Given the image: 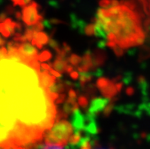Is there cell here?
<instances>
[{
	"mask_svg": "<svg viewBox=\"0 0 150 149\" xmlns=\"http://www.w3.org/2000/svg\"><path fill=\"white\" fill-rule=\"evenodd\" d=\"M79 74L78 72H76V71H72V72L70 73V77L72 78L73 80H77L79 78Z\"/></svg>",
	"mask_w": 150,
	"mask_h": 149,
	"instance_id": "cell-40",
	"label": "cell"
},
{
	"mask_svg": "<svg viewBox=\"0 0 150 149\" xmlns=\"http://www.w3.org/2000/svg\"><path fill=\"white\" fill-rule=\"evenodd\" d=\"M15 18H16L18 20V21H20V20H21V19H22V15H21V11H15Z\"/></svg>",
	"mask_w": 150,
	"mask_h": 149,
	"instance_id": "cell-44",
	"label": "cell"
},
{
	"mask_svg": "<svg viewBox=\"0 0 150 149\" xmlns=\"http://www.w3.org/2000/svg\"><path fill=\"white\" fill-rule=\"evenodd\" d=\"M101 93L103 97H107V98L111 99L114 96H116L117 95V93L119 92H118L115 83L113 81H111L108 86H107L105 88L101 89Z\"/></svg>",
	"mask_w": 150,
	"mask_h": 149,
	"instance_id": "cell-10",
	"label": "cell"
},
{
	"mask_svg": "<svg viewBox=\"0 0 150 149\" xmlns=\"http://www.w3.org/2000/svg\"><path fill=\"white\" fill-rule=\"evenodd\" d=\"M73 127L67 120H59L53 125L49 131H47L44 142L48 145L66 147L69 139L73 133Z\"/></svg>",
	"mask_w": 150,
	"mask_h": 149,
	"instance_id": "cell-1",
	"label": "cell"
},
{
	"mask_svg": "<svg viewBox=\"0 0 150 149\" xmlns=\"http://www.w3.org/2000/svg\"><path fill=\"white\" fill-rule=\"evenodd\" d=\"M68 95L69 97H72V98L76 99V97H77V93H76V91H75L74 89H72V88L68 90Z\"/></svg>",
	"mask_w": 150,
	"mask_h": 149,
	"instance_id": "cell-34",
	"label": "cell"
},
{
	"mask_svg": "<svg viewBox=\"0 0 150 149\" xmlns=\"http://www.w3.org/2000/svg\"><path fill=\"white\" fill-rule=\"evenodd\" d=\"M91 136L86 134L84 137H82L80 142L76 145V148H81V149H91L92 148L91 145Z\"/></svg>",
	"mask_w": 150,
	"mask_h": 149,
	"instance_id": "cell-15",
	"label": "cell"
},
{
	"mask_svg": "<svg viewBox=\"0 0 150 149\" xmlns=\"http://www.w3.org/2000/svg\"><path fill=\"white\" fill-rule=\"evenodd\" d=\"M132 78H133V76H132L131 72H127L125 76L123 77V82L126 85H128L132 81Z\"/></svg>",
	"mask_w": 150,
	"mask_h": 149,
	"instance_id": "cell-30",
	"label": "cell"
},
{
	"mask_svg": "<svg viewBox=\"0 0 150 149\" xmlns=\"http://www.w3.org/2000/svg\"><path fill=\"white\" fill-rule=\"evenodd\" d=\"M41 68L44 69V71H50L51 69V66L50 64H47V63H42Z\"/></svg>",
	"mask_w": 150,
	"mask_h": 149,
	"instance_id": "cell-41",
	"label": "cell"
},
{
	"mask_svg": "<svg viewBox=\"0 0 150 149\" xmlns=\"http://www.w3.org/2000/svg\"><path fill=\"white\" fill-rule=\"evenodd\" d=\"M8 14L6 12H1L0 13V21L1 22H4V21L6 19V16Z\"/></svg>",
	"mask_w": 150,
	"mask_h": 149,
	"instance_id": "cell-43",
	"label": "cell"
},
{
	"mask_svg": "<svg viewBox=\"0 0 150 149\" xmlns=\"http://www.w3.org/2000/svg\"><path fill=\"white\" fill-rule=\"evenodd\" d=\"M67 95H65V94H61V95H59V97H57V99L56 100V103L57 104H61V103H63V101L67 100Z\"/></svg>",
	"mask_w": 150,
	"mask_h": 149,
	"instance_id": "cell-33",
	"label": "cell"
},
{
	"mask_svg": "<svg viewBox=\"0 0 150 149\" xmlns=\"http://www.w3.org/2000/svg\"><path fill=\"white\" fill-rule=\"evenodd\" d=\"M34 38L43 45L48 44L50 40V37L47 34L44 32H42V31H39V32L37 33L34 36Z\"/></svg>",
	"mask_w": 150,
	"mask_h": 149,
	"instance_id": "cell-17",
	"label": "cell"
},
{
	"mask_svg": "<svg viewBox=\"0 0 150 149\" xmlns=\"http://www.w3.org/2000/svg\"><path fill=\"white\" fill-rule=\"evenodd\" d=\"M78 104L82 108L86 109L88 106V100L87 97L84 96V95H81L79 97Z\"/></svg>",
	"mask_w": 150,
	"mask_h": 149,
	"instance_id": "cell-25",
	"label": "cell"
},
{
	"mask_svg": "<svg viewBox=\"0 0 150 149\" xmlns=\"http://www.w3.org/2000/svg\"><path fill=\"white\" fill-rule=\"evenodd\" d=\"M118 5H120V2L118 0H100L99 1V6L104 8H110Z\"/></svg>",
	"mask_w": 150,
	"mask_h": 149,
	"instance_id": "cell-16",
	"label": "cell"
},
{
	"mask_svg": "<svg viewBox=\"0 0 150 149\" xmlns=\"http://www.w3.org/2000/svg\"><path fill=\"white\" fill-rule=\"evenodd\" d=\"M77 109H79V107L78 104L76 103V99L69 97L68 98L65 100L64 105H63V109L64 113L68 116L73 113Z\"/></svg>",
	"mask_w": 150,
	"mask_h": 149,
	"instance_id": "cell-9",
	"label": "cell"
},
{
	"mask_svg": "<svg viewBox=\"0 0 150 149\" xmlns=\"http://www.w3.org/2000/svg\"><path fill=\"white\" fill-rule=\"evenodd\" d=\"M39 80H40V84L41 87L44 88H47L50 85L56 83V77L53 75H50L47 71H44L43 72H40L39 75Z\"/></svg>",
	"mask_w": 150,
	"mask_h": 149,
	"instance_id": "cell-8",
	"label": "cell"
},
{
	"mask_svg": "<svg viewBox=\"0 0 150 149\" xmlns=\"http://www.w3.org/2000/svg\"><path fill=\"white\" fill-rule=\"evenodd\" d=\"M113 49H114V53H115V55H116L118 57H120L122 56L123 55H124V49H123V48H121L120 47V46H115L114 48H113Z\"/></svg>",
	"mask_w": 150,
	"mask_h": 149,
	"instance_id": "cell-29",
	"label": "cell"
},
{
	"mask_svg": "<svg viewBox=\"0 0 150 149\" xmlns=\"http://www.w3.org/2000/svg\"><path fill=\"white\" fill-rule=\"evenodd\" d=\"M48 44H49V46L52 48V49H54V50L56 51V53H59L61 51L62 47H60L59 44H58V42H57V40H54V39H50Z\"/></svg>",
	"mask_w": 150,
	"mask_h": 149,
	"instance_id": "cell-26",
	"label": "cell"
},
{
	"mask_svg": "<svg viewBox=\"0 0 150 149\" xmlns=\"http://www.w3.org/2000/svg\"><path fill=\"white\" fill-rule=\"evenodd\" d=\"M74 70V68H73V66H70V65H68L67 67V69H66V72H67V73L70 74L71 72H72Z\"/></svg>",
	"mask_w": 150,
	"mask_h": 149,
	"instance_id": "cell-45",
	"label": "cell"
},
{
	"mask_svg": "<svg viewBox=\"0 0 150 149\" xmlns=\"http://www.w3.org/2000/svg\"><path fill=\"white\" fill-rule=\"evenodd\" d=\"M38 3L33 1L30 5L23 7L22 20L28 26H32L40 21H44L43 16L38 14Z\"/></svg>",
	"mask_w": 150,
	"mask_h": 149,
	"instance_id": "cell-2",
	"label": "cell"
},
{
	"mask_svg": "<svg viewBox=\"0 0 150 149\" xmlns=\"http://www.w3.org/2000/svg\"><path fill=\"white\" fill-rule=\"evenodd\" d=\"M3 23L6 25V28L11 32V35H14L15 34V29H16V22H14L11 18H6Z\"/></svg>",
	"mask_w": 150,
	"mask_h": 149,
	"instance_id": "cell-19",
	"label": "cell"
},
{
	"mask_svg": "<svg viewBox=\"0 0 150 149\" xmlns=\"http://www.w3.org/2000/svg\"><path fill=\"white\" fill-rule=\"evenodd\" d=\"M95 24L92 22L89 25H86L84 29V34H86L88 37H91L95 35Z\"/></svg>",
	"mask_w": 150,
	"mask_h": 149,
	"instance_id": "cell-21",
	"label": "cell"
},
{
	"mask_svg": "<svg viewBox=\"0 0 150 149\" xmlns=\"http://www.w3.org/2000/svg\"><path fill=\"white\" fill-rule=\"evenodd\" d=\"M52 57L51 53L49 50H44L40 54L38 55V60L40 62H45L50 59Z\"/></svg>",
	"mask_w": 150,
	"mask_h": 149,
	"instance_id": "cell-22",
	"label": "cell"
},
{
	"mask_svg": "<svg viewBox=\"0 0 150 149\" xmlns=\"http://www.w3.org/2000/svg\"><path fill=\"white\" fill-rule=\"evenodd\" d=\"M107 46V41L106 40H101L100 41L98 42V47L101 48V49H104Z\"/></svg>",
	"mask_w": 150,
	"mask_h": 149,
	"instance_id": "cell-39",
	"label": "cell"
},
{
	"mask_svg": "<svg viewBox=\"0 0 150 149\" xmlns=\"http://www.w3.org/2000/svg\"><path fill=\"white\" fill-rule=\"evenodd\" d=\"M16 29L18 30L19 32L22 30V25H21V24L20 22H16Z\"/></svg>",
	"mask_w": 150,
	"mask_h": 149,
	"instance_id": "cell-46",
	"label": "cell"
},
{
	"mask_svg": "<svg viewBox=\"0 0 150 149\" xmlns=\"http://www.w3.org/2000/svg\"><path fill=\"white\" fill-rule=\"evenodd\" d=\"M14 3V6H19L21 7H25V0H11Z\"/></svg>",
	"mask_w": 150,
	"mask_h": 149,
	"instance_id": "cell-32",
	"label": "cell"
},
{
	"mask_svg": "<svg viewBox=\"0 0 150 149\" xmlns=\"http://www.w3.org/2000/svg\"><path fill=\"white\" fill-rule=\"evenodd\" d=\"M25 5H26V6H28V5H30V4L33 2V0H25Z\"/></svg>",
	"mask_w": 150,
	"mask_h": 149,
	"instance_id": "cell-48",
	"label": "cell"
},
{
	"mask_svg": "<svg viewBox=\"0 0 150 149\" xmlns=\"http://www.w3.org/2000/svg\"><path fill=\"white\" fill-rule=\"evenodd\" d=\"M6 44V40H4L3 38L2 37V36L0 35V47H3Z\"/></svg>",
	"mask_w": 150,
	"mask_h": 149,
	"instance_id": "cell-47",
	"label": "cell"
},
{
	"mask_svg": "<svg viewBox=\"0 0 150 149\" xmlns=\"http://www.w3.org/2000/svg\"><path fill=\"white\" fill-rule=\"evenodd\" d=\"M94 75L93 71L91 72H80V76H79V85L80 88L82 89L87 85L88 83H89L90 81L92 80Z\"/></svg>",
	"mask_w": 150,
	"mask_h": 149,
	"instance_id": "cell-13",
	"label": "cell"
},
{
	"mask_svg": "<svg viewBox=\"0 0 150 149\" xmlns=\"http://www.w3.org/2000/svg\"><path fill=\"white\" fill-rule=\"evenodd\" d=\"M126 94L128 96H133L135 94V89L133 88V87H128L126 89Z\"/></svg>",
	"mask_w": 150,
	"mask_h": 149,
	"instance_id": "cell-37",
	"label": "cell"
},
{
	"mask_svg": "<svg viewBox=\"0 0 150 149\" xmlns=\"http://www.w3.org/2000/svg\"><path fill=\"white\" fill-rule=\"evenodd\" d=\"M49 72H50V73L51 74V75H53V76H55L56 78H62V75H61L60 72H58V71H57L56 69L51 68V69L50 70Z\"/></svg>",
	"mask_w": 150,
	"mask_h": 149,
	"instance_id": "cell-35",
	"label": "cell"
},
{
	"mask_svg": "<svg viewBox=\"0 0 150 149\" xmlns=\"http://www.w3.org/2000/svg\"><path fill=\"white\" fill-rule=\"evenodd\" d=\"M110 81H111L110 79H108V78H107L100 77L97 80V81H96V87L98 89H100V90L104 89L107 86H108Z\"/></svg>",
	"mask_w": 150,
	"mask_h": 149,
	"instance_id": "cell-20",
	"label": "cell"
},
{
	"mask_svg": "<svg viewBox=\"0 0 150 149\" xmlns=\"http://www.w3.org/2000/svg\"><path fill=\"white\" fill-rule=\"evenodd\" d=\"M82 138V131H74V133L72 134L69 139V145L65 148H76V145Z\"/></svg>",
	"mask_w": 150,
	"mask_h": 149,
	"instance_id": "cell-12",
	"label": "cell"
},
{
	"mask_svg": "<svg viewBox=\"0 0 150 149\" xmlns=\"http://www.w3.org/2000/svg\"><path fill=\"white\" fill-rule=\"evenodd\" d=\"M110 102V99L107 97H95L92 99L90 104L89 107L87 110V115L91 117H96L98 113H99L101 110L105 109L108 103Z\"/></svg>",
	"mask_w": 150,
	"mask_h": 149,
	"instance_id": "cell-3",
	"label": "cell"
},
{
	"mask_svg": "<svg viewBox=\"0 0 150 149\" xmlns=\"http://www.w3.org/2000/svg\"><path fill=\"white\" fill-rule=\"evenodd\" d=\"M91 55H92V64H93L91 71H95L99 66H102L105 63L107 59V54L105 51L103 50L101 48H99L95 49L91 53Z\"/></svg>",
	"mask_w": 150,
	"mask_h": 149,
	"instance_id": "cell-5",
	"label": "cell"
},
{
	"mask_svg": "<svg viewBox=\"0 0 150 149\" xmlns=\"http://www.w3.org/2000/svg\"><path fill=\"white\" fill-rule=\"evenodd\" d=\"M50 24L52 25H62V24H65V25H67V23H66L65 21H62V20H59V19H57V18H52L50 20H49Z\"/></svg>",
	"mask_w": 150,
	"mask_h": 149,
	"instance_id": "cell-31",
	"label": "cell"
},
{
	"mask_svg": "<svg viewBox=\"0 0 150 149\" xmlns=\"http://www.w3.org/2000/svg\"><path fill=\"white\" fill-rule=\"evenodd\" d=\"M0 33L5 37H9L11 35V32L6 28V25H4V23H0Z\"/></svg>",
	"mask_w": 150,
	"mask_h": 149,
	"instance_id": "cell-28",
	"label": "cell"
},
{
	"mask_svg": "<svg viewBox=\"0 0 150 149\" xmlns=\"http://www.w3.org/2000/svg\"><path fill=\"white\" fill-rule=\"evenodd\" d=\"M92 55L89 50H87L84 53L81 62V66L77 67V70L79 72H87L89 70L92 69Z\"/></svg>",
	"mask_w": 150,
	"mask_h": 149,
	"instance_id": "cell-7",
	"label": "cell"
},
{
	"mask_svg": "<svg viewBox=\"0 0 150 149\" xmlns=\"http://www.w3.org/2000/svg\"><path fill=\"white\" fill-rule=\"evenodd\" d=\"M137 82L138 86L140 89L142 95L143 96L144 101H147V95H148V82H147L146 78L143 76H139L137 78Z\"/></svg>",
	"mask_w": 150,
	"mask_h": 149,
	"instance_id": "cell-11",
	"label": "cell"
},
{
	"mask_svg": "<svg viewBox=\"0 0 150 149\" xmlns=\"http://www.w3.org/2000/svg\"><path fill=\"white\" fill-rule=\"evenodd\" d=\"M82 58L76 54H72L68 59L69 62H70L72 66H78L80 62H82Z\"/></svg>",
	"mask_w": 150,
	"mask_h": 149,
	"instance_id": "cell-24",
	"label": "cell"
},
{
	"mask_svg": "<svg viewBox=\"0 0 150 149\" xmlns=\"http://www.w3.org/2000/svg\"><path fill=\"white\" fill-rule=\"evenodd\" d=\"M6 12L8 15H11V14L15 13V8H14V6H8L6 8Z\"/></svg>",
	"mask_w": 150,
	"mask_h": 149,
	"instance_id": "cell-38",
	"label": "cell"
},
{
	"mask_svg": "<svg viewBox=\"0 0 150 149\" xmlns=\"http://www.w3.org/2000/svg\"><path fill=\"white\" fill-rule=\"evenodd\" d=\"M31 44H32L34 46H36L38 49H42V48H43V44H40V42L38 41V40H37L34 37L33 38L32 40H31Z\"/></svg>",
	"mask_w": 150,
	"mask_h": 149,
	"instance_id": "cell-36",
	"label": "cell"
},
{
	"mask_svg": "<svg viewBox=\"0 0 150 149\" xmlns=\"http://www.w3.org/2000/svg\"><path fill=\"white\" fill-rule=\"evenodd\" d=\"M143 4L144 12L146 14L147 16L150 17V0H140Z\"/></svg>",
	"mask_w": 150,
	"mask_h": 149,
	"instance_id": "cell-27",
	"label": "cell"
},
{
	"mask_svg": "<svg viewBox=\"0 0 150 149\" xmlns=\"http://www.w3.org/2000/svg\"><path fill=\"white\" fill-rule=\"evenodd\" d=\"M86 123L85 128L83 130L86 132V134L90 135V136H95L99 132V129L98 127L97 122L95 120V117H91L86 114Z\"/></svg>",
	"mask_w": 150,
	"mask_h": 149,
	"instance_id": "cell-6",
	"label": "cell"
},
{
	"mask_svg": "<svg viewBox=\"0 0 150 149\" xmlns=\"http://www.w3.org/2000/svg\"><path fill=\"white\" fill-rule=\"evenodd\" d=\"M37 33L38 32H36V31L33 29L32 27H30V28L28 27V28H26V30H25V32L24 35H25V37L27 38L28 41H31Z\"/></svg>",
	"mask_w": 150,
	"mask_h": 149,
	"instance_id": "cell-23",
	"label": "cell"
},
{
	"mask_svg": "<svg viewBox=\"0 0 150 149\" xmlns=\"http://www.w3.org/2000/svg\"><path fill=\"white\" fill-rule=\"evenodd\" d=\"M117 97H114V98L110 100V102L108 103V104L105 107V108L104 109V111H103V115L105 116V117H109L110 113H112L113 109L114 107V103L117 101Z\"/></svg>",
	"mask_w": 150,
	"mask_h": 149,
	"instance_id": "cell-18",
	"label": "cell"
},
{
	"mask_svg": "<svg viewBox=\"0 0 150 149\" xmlns=\"http://www.w3.org/2000/svg\"><path fill=\"white\" fill-rule=\"evenodd\" d=\"M86 123V116H84L79 109H76L71 117V124L74 131H82Z\"/></svg>",
	"mask_w": 150,
	"mask_h": 149,
	"instance_id": "cell-4",
	"label": "cell"
},
{
	"mask_svg": "<svg viewBox=\"0 0 150 149\" xmlns=\"http://www.w3.org/2000/svg\"><path fill=\"white\" fill-rule=\"evenodd\" d=\"M124 84V82H121V81H118V82L115 83V85H116V88H117V89L118 92H120V91H121L122 88H123Z\"/></svg>",
	"mask_w": 150,
	"mask_h": 149,
	"instance_id": "cell-42",
	"label": "cell"
},
{
	"mask_svg": "<svg viewBox=\"0 0 150 149\" xmlns=\"http://www.w3.org/2000/svg\"><path fill=\"white\" fill-rule=\"evenodd\" d=\"M69 60L68 59H57L54 62H53V68L56 69L57 71L59 72L60 73L62 72H66V69H67V67L68 66Z\"/></svg>",
	"mask_w": 150,
	"mask_h": 149,
	"instance_id": "cell-14",
	"label": "cell"
}]
</instances>
